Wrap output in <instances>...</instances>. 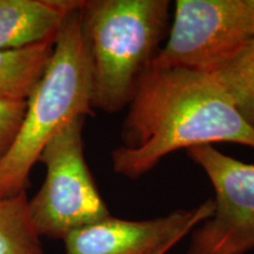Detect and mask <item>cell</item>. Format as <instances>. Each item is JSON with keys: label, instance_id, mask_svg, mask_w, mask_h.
<instances>
[{"label": "cell", "instance_id": "1", "mask_svg": "<svg viewBox=\"0 0 254 254\" xmlns=\"http://www.w3.org/2000/svg\"><path fill=\"white\" fill-rule=\"evenodd\" d=\"M113 171L139 179L178 150L233 142L254 148V128L213 73L150 66L127 106Z\"/></svg>", "mask_w": 254, "mask_h": 254}, {"label": "cell", "instance_id": "2", "mask_svg": "<svg viewBox=\"0 0 254 254\" xmlns=\"http://www.w3.org/2000/svg\"><path fill=\"white\" fill-rule=\"evenodd\" d=\"M170 8L168 0H82L93 110L117 113L128 106L160 52Z\"/></svg>", "mask_w": 254, "mask_h": 254}, {"label": "cell", "instance_id": "3", "mask_svg": "<svg viewBox=\"0 0 254 254\" xmlns=\"http://www.w3.org/2000/svg\"><path fill=\"white\" fill-rule=\"evenodd\" d=\"M80 7L66 15L49 63L27 98L17 138L0 164V199L26 193L32 168L60 127L77 117L94 116Z\"/></svg>", "mask_w": 254, "mask_h": 254}, {"label": "cell", "instance_id": "4", "mask_svg": "<svg viewBox=\"0 0 254 254\" xmlns=\"http://www.w3.org/2000/svg\"><path fill=\"white\" fill-rule=\"evenodd\" d=\"M85 117L59 128L47 142L39 160L45 180L28 200V214L39 237L64 240L72 232L111 217L84 153Z\"/></svg>", "mask_w": 254, "mask_h": 254}, {"label": "cell", "instance_id": "5", "mask_svg": "<svg viewBox=\"0 0 254 254\" xmlns=\"http://www.w3.org/2000/svg\"><path fill=\"white\" fill-rule=\"evenodd\" d=\"M252 38V0H178L170 36L151 66L215 73Z\"/></svg>", "mask_w": 254, "mask_h": 254}, {"label": "cell", "instance_id": "6", "mask_svg": "<svg viewBox=\"0 0 254 254\" xmlns=\"http://www.w3.org/2000/svg\"><path fill=\"white\" fill-rule=\"evenodd\" d=\"M186 153L202 168L215 192L214 211L192 231L189 254H246L254 250V165L213 145Z\"/></svg>", "mask_w": 254, "mask_h": 254}, {"label": "cell", "instance_id": "7", "mask_svg": "<svg viewBox=\"0 0 254 254\" xmlns=\"http://www.w3.org/2000/svg\"><path fill=\"white\" fill-rule=\"evenodd\" d=\"M213 211V199H209L196 208L178 209L150 220L109 217L69 233L64 239L65 254H150L179 243Z\"/></svg>", "mask_w": 254, "mask_h": 254}, {"label": "cell", "instance_id": "8", "mask_svg": "<svg viewBox=\"0 0 254 254\" xmlns=\"http://www.w3.org/2000/svg\"><path fill=\"white\" fill-rule=\"evenodd\" d=\"M81 0H0V50L56 41L66 15Z\"/></svg>", "mask_w": 254, "mask_h": 254}, {"label": "cell", "instance_id": "9", "mask_svg": "<svg viewBox=\"0 0 254 254\" xmlns=\"http://www.w3.org/2000/svg\"><path fill=\"white\" fill-rule=\"evenodd\" d=\"M55 41L0 50V100H27L45 69Z\"/></svg>", "mask_w": 254, "mask_h": 254}, {"label": "cell", "instance_id": "10", "mask_svg": "<svg viewBox=\"0 0 254 254\" xmlns=\"http://www.w3.org/2000/svg\"><path fill=\"white\" fill-rule=\"evenodd\" d=\"M0 254H43L28 214L27 193L0 199Z\"/></svg>", "mask_w": 254, "mask_h": 254}, {"label": "cell", "instance_id": "11", "mask_svg": "<svg viewBox=\"0 0 254 254\" xmlns=\"http://www.w3.org/2000/svg\"><path fill=\"white\" fill-rule=\"evenodd\" d=\"M213 74L240 116L254 128V38Z\"/></svg>", "mask_w": 254, "mask_h": 254}, {"label": "cell", "instance_id": "12", "mask_svg": "<svg viewBox=\"0 0 254 254\" xmlns=\"http://www.w3.org/2000/svg\"><path fill=\"white\" fill-rule=\"evenodd\" d=\"M26 105V100H0V164L14 144Z\"/></svg>", "mask_w": 254, "mask_h": 254}, {"label": "cell", "instance_id": "13", "mask_svg": "<svg viewBox=\"0 0 254 254\" xmlns=\"http://www.w3.org/2000/svg\"><path fill=\"white\" fill-rule=\"evenodd\" d=\"M177 244L176 243H172V244H168V245H166V246H163V247H160V249L159 250H155L154 252H152V253H150V254H166L168 251L170 250H172L174 246H176Z\"/></svg>", "mask_w": 254, "mask_h": 254}, {"label": "cell", "instance_id": "14", "mask_svg": "<svg viewBox=\"0 0 254 254\" xmlns=\"http://www.w3.org/2000/svg\"><path fill=\"white\" fill-rule=\"evenodd\" d=\"M252 7H253V18H254V0H252Z\"/></svg>", "mask_w": 254, "mask_h": 254}]
</instances>
